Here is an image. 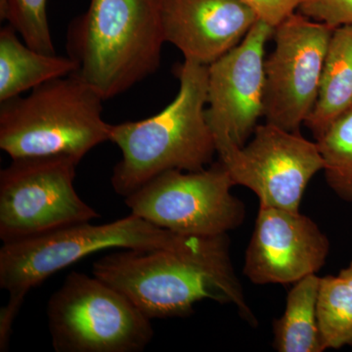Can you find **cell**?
Returning <instances> with one entry per match:
<instances>
[{"label": "cell", "instance_id": "6da1fadb", "mask_svg": "<svg viewBox=\"0 0 352 352\" xmlns=\"http://www.w3.org/2000/svg\"><path fill=\"white\" fill-rule=\"evenodd\" d=\"M227 234L190 236L175 249L124 250L92 266L94 276L126 296L151 319L186 317L204 300L228 303L249 323L256 324L248 305L229 251Z\"/></svg>", "mask_w": 352, "mask_h": 352}, {"label": "cell", "instance_id": "7a4b0ae2", "mask_svg": "<svg viewBox=\"0 0 352 352\" xmlns=\"http://www.w3.org/2000/svg\"><path fill=\"white\" fill-rule=\"evenodd\" d=\"M176 73L179 91L163 111L111 124L109 141L122 152L111 177L118 195L126 198L166 171L205 170L217 154L206 116L208 66L184 60Z\"/></svg>", "mask_w": 352, "mask_h": 352}, {"label": "cell", "instance_id": "3957f363", "mask_svg": "<svg viewBox=\"0 0 352 352\" xmlns=\"http://www.w3.org/2000/svg\"><path fill=\"white\" fill-rule=\"evenodd\" d=\"M163 0H90L69 24V56L76 75L104 100L156 73L164 39Z\"/></svg>", "mask_w": 352, "mask_h": 352}, {"label": "cell", "instance_id": "277c9868", "mask_svg": "<svg viewBox=\"0 0 352 352\" xmlns=\"http://www.w3.org/2000/svg\"><path fill=\"white\" fill-rule=\"evenodd\" d=\"M103 101L75 73L44 82L28 96L0 102V148L11 159L65 155L82 161L110 140Z\"/></svg>", "mask_w": 352, "mask_h": 352}, {"label": "cell", "instance_id": "5b68a950", "mask_svg": "<svg viewBox=\"0 0 352 352\" xmlns=\"http://www.w3.org/2000/svg\"><path fill=\"white\" fill-rule=\"evenodd\" d=\"M90 222L3 244L0 250V287L9 293L7 305L20 309L32 288L95 252L109 249H175L190 237L132 214L110 223L95 226Z\"/></svg>", "mask_w": 352, "mask_h": 352}, {"label": "cell", "instance_id": "8992f818", "mask_svg": "<svg viewBox=\"0 0 352 352\" xmlns=\"http://www.w3.org/2000/svg\"><path fill=\"white\" fill-rule=\"evenodd\" d=\"M47 315L57 352H139L154 337L151 319L126 296L85 273H69Z\"/></svg>", "mask_w": 352, "mask_h": 352}, {"label": "cell", "instance_id": "52a82bcc", "mask_svg": "<svg viewBox=\"0 0 352 352\" xmlns=\"http://www.w3.org/2000/svg\"><path fill=\"white\" fill-rule=\"evenodd\" d=\"M72 156L12 159L0 171V239L3 244L36 237L100 215L76 193Z\"/></svg>", "mask_w": 352, "mask_h": 352}, {"label": "cell", "instance_id": "ba28073f", "mask_svg": "<svg viewBox=\"0 0 352 352\" xmlns=\"http://www.w3.org/2000/svg\"><path fill=\"white\" fill-rule=\"evenodd\" d=\"M219 163L199 171L168 170L126 197L131 214L182 235L214 237L242 226L243 201Z\"/></svg>", "mask_w": 352, "mask_h": 352}, {"label": "cell", "instance_id": "9c48e42d", "mask_svg": "<svg viewBox=\"0 0 352 352\" xmlns=\"http://www.w3.org/2000/svg\"><path fill=\"white\" fill-rule=\"evenodd\" d=\"M333 30L296 11L274 28V50L264 63L266 122L300 132L316 102Z\"/></svg>", "mask_w": 352, "mask_h": 352}, {"label": "cell", "instance_id": "30bf717a", "mask_svg": "<svg viewBox=\"0 0 352 352\" xmlns=\"http://www.w3.org/2000/svg\"><path fill=\"white\" fill-rule=\"evenodd\" d=\"M219 156L234 184L252 190L261 207L300 210L310 180L324 170L317 142L268 122L256 126L243 147Z\"/></svg>", "mask_w": 352, "mask_h": 352}, {"label": "cell", "instance_id": "8fae6325", "mask_svg": "<svg viewBox=\"0 0 352 352\" xmlns=\"http://www.w3.org/2000/svg\"><path fill=\"white\" fill-rule=\"evenodd\" d=\"M274 28L258 20L237 46L208 66V108L217 154L243 147L264 116L265 46Z\"/></svg>", "mask_w": 352, "mask_h": 352}, {"label": "cell", "instance_id": "7c38bea8", "mask_svg": "<svg viewBox=\"0 0 352 352\" xmlns=\"http://www.w3.org/2000/svg\"><path fill=\"white\" fill-rule=\"evenodd\" d=\"M330 242L300 210L261 207L245 252L244 274L254 284H295L325 265Z\"/></svg>", "mask_w": 352, "mask_h": 352}, {"label": "cell", "instance_id": "4fadbf2b", "mask_svg": "<svg viewBox=\"0 0 352 352\" xmlns=\"http://www.w3.org/2000/svg\"><path fill=\"white\" fill-rule=\"evenodd\" d=\"M256 13L241 0H163L166 43L184 60L210 66L233 50L258 22Z\"/></svg>", "mask_w": 352, "mask_h": 352}, {"label": "cell", "instance_id": "5bb4252c", "mask_svg": "<svg viewBox=\"0 0 352 352\" xmlns=\"http://www.w3.org/2000/svg\"><path fill=\"white\" fill-rule=\"evenodd\" d=\"M17 34L10 25L0 30V102L78 71L73 58L38 52L23 43Z\"/></svg>", "mask_w": 352, "mask_h": 352}, {"label": "cell", "instance_id": "9a60e30c", "mask_svg": "<svg viewBox=\"0 0 352 352\" xmlns=\"http://www.w3.org/2000/svg\"><path fill=\"white\" fill-rule=\"evenodd\" d=\"M352 109V25L333 30L322 69L318 94L305 126L315 139Z\"/></svg>", "mask_w": 352, "mask_h": 352}, {"label": "cell", "instance_id": "2e32d148", "mask_svg": "<svg viewBox=\"0 0 352 352\" xmlns=\"http://www.w3.org/2000/svg\"><path fill=\"white\" fill-rule=\"evenodd\" d=\"M320 277L309 275L294 284L287 296L286 308L274 323V346L279 352H321L317 298Z\"/></svg>", "mask_w": 352, "mask_h": 352}, {"label": "cell", "instance_id": "e0dca14e", "mask_svg": "<svg viewBox=\"0 0 352 352\" xmlns=\"http://www.w3.org/2000/svg\"><path fill=\"white\" fill-rule=\"evenodd\" d=\"M316 311L324 351L352 346V288L344 278H320Z\"/></svg>", "mask_w": 352, "mask_h": 352}, {"label": "cell", "instance_id": "ac0fdd59", "mask_svg": "<svg viewBox=\"0 0 352 352\" xmlns=\"http://www.w3.org/2000/svg\"><path fill=\"white\" fill-rule=\"evenodd\" d=\"M326 182L340 200L352 203V109L316 140Z\"/></svg>", "mask_w": 352, "mask_h": 352}, {"label": "cell", "instance_id": "d6986e66", "mask_svg": "<svg viewBox=\"0 0 352 352\" xmlns=\"http://www.w3.org/2000/svg\"><path fill=\"white\" fill-rule=\"evenodd\" d=\"M4 21L24 43L45 54H56L47 17V0H6Z\"/></svg>", "mask_w": 352, "mask_h": 352}, {"label": "cell", "instance_id": "ffe728a7", "mask_svg": "<svg viewBox=\"0 0 352 352\" xmlns=\"http://www.w3.org/2000/svg\"><path fill=\"white\" fill-rule=\"evenodd\" d=\"M296 12L333 29L352 25V0H298Z\"/></svg>", "mask_w": 352, "mask_h": 352}, {"label": "cell", "instance_id": "44dd1931", "mask_svg": "<svg viewBox=\"0 0 352 352\" xmlns=\"http://www.w3.org/2000/svg\"><path fill=\"white\" fill-rule=\"evenodd\" d=\"M251 7L258 19L275 28L291 14L295 13L298 0H241Z\"/></svg>", "mask_w": 352, "mask_h": 352}, {"label": "cell", "instance_id": "7402d4cb", "mask_svg": "<svg viewBox=\"0 0 352 352\" xmlns=\"http://www.w3.org/2000/svg\"><path fill=\"white\" fill-rule=\"evenodd\" d=\"M339 275L340 277L344 278L352 288V261L346 268L340 271Z\"/></svg>", "mask_w": 352, "mask_h": 352}]
</instances>
